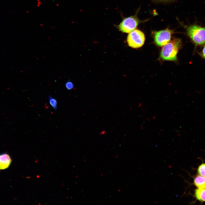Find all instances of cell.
I'll return each instance as SVG.
<instances>
[{
    "instance_id": "obj_11",
    "label": "cell",
    "mask_w": 205,
    "mask_h": 205,
    "mask_svg": "<svg viewBox=\"0 0 205 205\" xmlns=\"http://www.w3.org/2000/svg\"><path fill=\"white\" fill-rule=\"evenodd\" d=\"M65 85L66 88L69 90L72 89L74 87L73 83L70 81L66 82L65 83Z\"/></svg>"
},
{
    "instance_id": "obj_10",
    "label": "cell",
    "mask_w": 205,
    "mask_h": 205,
    "mask_svg": "<svg viewBox=\"0 0 205 205\" xmlns=\"http://www.w3.org/2000/svg\"><path fill=\"white\" fill-rule=\"evenodd\" d=\"M197 172L199 175L205 177V163H202L198 167Z\"/></svg>"
},
{
    "instance_id": "obj_3",
    "label": "cell",
    "mask_w": 205,
    "mask_h": 205,
    "mask_svg": "<svg viewBox=\"0 0 205 205\" xmlns=\"http://www.w3.org/2000/svg\"><path fill=\"white\" fill-rule=\"evenodd\" d=\"M145 39L144 33L139 30L136 29L129 32L127 38V42L129 46L137 48L143 45Z\"/></svg>"
},
{
    "instance_id": "obj_9",
    "label": "cell",
    "mask_w": 205,
    "mask_h": 205,
    "mask_svg": "<svg viewBox=\"0 0 205 205\" xmlns=\"http://www.w3.org/2000/svg\"><path fill=\"white\" fill-rule=\"evenodd\" d=\"M48 98L50 105L54 109L56 110L57 108L58 102L57 100L50 95L49 96Z\"/></svg>"
},
{
    "instance_id": "obj_4",
    "label": "cell",
    "mask_w": 205,
    "mask_h": 205,
    "mask_svg": "<svg viewBox=\"0 0 205 205\" xmlns=\"http://www.w3.org/2000/svg\"><path fill=\"white\" fill-rule=\"evenodd\" d=\"M173 33V31L168 28L155 32L153 37L155 44L159 46H164L170 41Z\"/></svg>"
},
{
    "instance_id": "obj_8",
    "label": "cell",
    "mask_w": 205,
    "mask_h": 205,
    "mask_svg": "<svg viewBox=\"0 0 205 205\" xmlns=\"http://www.w3.org/2000/svg\"><path fill=\"white\" fill-rule=\"evenodd\" d=\"M194 196L199 201L205 202V188H198L194 191Z\"/></svg>"
},
{
    "instance_id": "obj_6",
    "label": "cell",
    "mask_w": 205,
    "mask_h": 205,
    "mask_svg": "<svg viewBox=\"0 0 205 205\" xmlns=\"http://www.w3.org/2000/svg\"><path fill=\"white\" fill-rule=\"evenodd\" d=\"M12 159L7 153L0 154V169L4 170L8 168L10 165Z\"/></svg>"
},
{
    "instance_id": "obj_13",
    "label": "cell",
    "mask_w": 205,
    "mask_h": 205,
    "mask_svg": "<svg viewBox=\"0 0 205 205\" xmlns=\"http://www.w3.org/2000/svg\"><path fill=\"white\" fill-rule=\"evenodd\" d=\"M161 0V1H169V0Z\"/></svg>"
},
{
    "instance_id": "obj_1",
    "label": "cell",
    "mask_w": 205,
    "mask_h": 205,
    "mask_svg": "<svg viewBox=\"0 0 205 205\" xmlns=\"http://www.w3.org/2000/svg\"><path fill=\"white\" fill-rule=\"evenodd\" d=\"M184 27L187 36L194 46V49L205 44V27L195 24Z\"/></svg>"
},
{
    "instance_id": "obj_2",
    "label": "cell",
    "mask_w": 205,
    "mask_h": 205,
    "mask_svg": "<svg viewBox=\"0 0 205 205\" xmlns=\"http://www.w3.org/2000/svg\"><path fill=\"white\" fill-rule=\"evenodd\" d=\"M182 46L180 39H173L163 47L160 53V58L164 60L176 61L177 54Z\"/></svg>"
},
{
    "instance_id": "obj_7",
    "label": "cell",
    "mask_w": 205,
    "mask_h": 205,
    "mask_svg": "<svg viewBox=\"0 0 205 205\" xmlns=\"http://www.w3.org/2000/svg\"><path fill=\"white\" fill-rule=\"evenodd\" d=\"M194 183L198 188H205V177L199 175L196 176L194 179Z\"/></svg>"
},
{
    "instance_id": "obj_12",
    "label": "cell",
    "mask_w": 205,
    "mask_h": 205,
    "mask_svg": "<svg viewBox=\"0 0 205 205\" xmlns=\"http://www.w3.org/2000/svg\"><path fill=\"white\" fill-rule=\"evenodd\" d=\"M202 49L201 51L197 53L202 58L205 60V44L203 45Z\"/></svg>"
},
{
    "instance_id": "obj_5",
    "label": "cell",
    "mask_w": 205,
    "mask_h": 205,
    "mask_svg": "<svg viewBox=\"0 0 205 205\" xmlns=\"http://www.w3.org/2000/svg\"><path fill=\"white\" fill-rule=\"evenodd\" d=\"M139 21L136 16H132L124 18L118 26L122 32L128 33L135 30L139 24Z\"/></svg>"
}]
</instances>
